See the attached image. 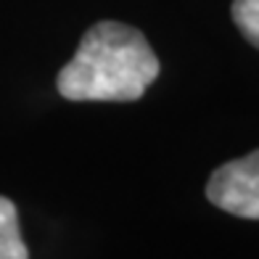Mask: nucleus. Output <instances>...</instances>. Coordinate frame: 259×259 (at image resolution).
Returning <instances> with one entry per match:
<instances>
[{"label":"nucleus","mask_w":259,"mask_h":259,"mask_svg":"<svg viewBox=\"0 0 259 259\" xmlns=\"http://www.w3.org/2000/svg\"><path fill=\"white\" fill-rule=\"evenodd\" d=\"M161 64L143 32L119 21H98L82 37L56 88L66 101H138Z\"/></svg>","instance_id":"nucleus-1"},{"label":"nucleus","mask_w":259,"mask_h":259,"mask_svg":"<svg viewBox=\"0 0 259 259\" xmlns=\"http://www.w3.org/2000/svg\"><path fill=\"white\" fill-rule=\"evenodd\" d=\"M206 198L233 217L259 220V151L220 164L206 183Z\"/></svg>","instance_id":"nucleus-2"},{"label":"nucleus","mask_w":259,"mask_h":259,"mask_svg":"<svg viewBox=\"0 0 259 259\" xmlns=\"http://www.w3.org/2000/svg\"><path fill=\"white\" fill-rule=\"evenodd\" d=\"M0 259H29L19 230V214L11 198L0 196Z\"/></svg>","instance_id":"nucleus-3"},{"label":"nucleus","mask_w":259,"mask_h":259,"mask_svg":"<svg viewBox=\"0 0 259 259\" xmlns=\"http://www.w3.org/2000/svg\"><path fill=\"white\" fill-rule=\"evenodd\" d=\"M233 21L243 37L259 48V0H233Z\"/></svg>","instance_id":"nucleus-4"}]
</instances>
